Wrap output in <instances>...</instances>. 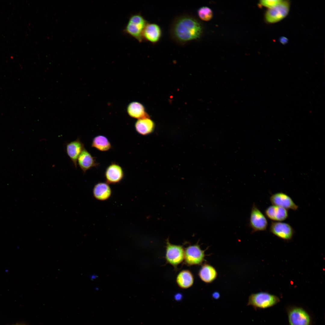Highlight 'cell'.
Segmentation results:
<instances>
[{
	"label": "cell",
	"instance_id": "16",
	"mask_svg": "<svg viewBox=\"0 0 325 325\" xmlns=\"http://www.w3.org/2000/svg\"><path fill=\"white\" fill-rule=\"evenodd\" d=\"M198 275L203 281L208 283L212 282L216 279L217 272L213 266L205 263L202 265L199 272Z\"/></svg>",
	"mask_w": 325,
	"mask_h": 325
},
{
	"label": "cell",
	"instance_id": "7",
	"mask_svg": "<svg viewBox=\"0 0 325 325\" xmlns=\"http://www.w3.org/2000/svg\"><path fill=\"white\" fill-rule=\"evenodd\" d=\"M205 251L198 244L188 246L184 250V262L188 265H200L204 261Z\"/></svg>",
	"mask_w": 325,
	"mask_h": 325
},
{
	"label": "cell",
	"instance_id": "21",
	"mask_svg": "<svg viewBox=\"0 0 325 325\" xmlns=\"http://www.w3.org/2000/svg\"><path fill=\"white\" fill-rule=\"evenodd\" d=\"M91 147L101 151L109 150L112 148L111 145L108 138L103 135H98L92 140Z\"/></svg>",
	"mask_w": 325,
	"mask_h": 325
},
{
	"label": "cell",
	"instance_id": "5",
	"mask_svg": "<svg viewBox=\"0 0 325 325\" xmlns=\"http://www.w3.org/2000/svg\"><path fill=\"white\" fill-rule=\"evenodd\" d=\"M290 3L288 0H282L277 5L268 9L265 13V21L268 23L279 22L287 16L289 12Z\"/></svg>",
	"mask_w": 325,
	"mask_h": 325
},
{
	"label": "cell",
	"instance_id": "10",
	"mask_svg": "<svg viewBox=\"0 0 325 325\" xmlns=\"http://www.w3.org/2000/svg\"><path fill=\"white\" fill-rule=\"evenodd\" d=\"M104 176L107 183L115 184L122 180L124 177V172L119 164L113 162L107 168Z\"/></svg>",
	"mask_w": 325,
	"mask_h": 325
},
{
	"label": "cell",
	"instance_id": "9",
	"mask_svg": "<svg viewBox=\"0 0 325 325\" xmlns=\"http://www.w3.org/2000/svg\"><path fill=\"white\" fill-rule=\"evenodd\" d=\"M270 231L278 237L286 240L292 239L294 232L293 228L289 224L280 221H271Z\"/></svg>",
	"mask_w": 325,
	"mask_h": 325
},
{
	"label": "cell",
	"instance_id": "3",
	"mask_svg": "<svg viewBox=\"0 0 325 325\" xmlns=\"http://www.w3.org/2000/svg\"><path fill=\"white\" fill-rule=\"evenodd\" d=\"M280 301L277 296L266 292H260L251 294L249 297L247 305L255 309H265L272 307Z\"/></svg>",
	"mask_w": 325,
	"mask_h": 325
},
{
	"label": "cell",
	"instance_id": "14",
	"mask_svg": "<svg viewBox=\"0 0 325 325\" xmlns=\"http://www.w3.org/2000/svg\"><path fill=\"white\" fill-rule=\"evenodd\" d=\"M78 163L80 169L85 173L91 168L98 165L94 157L85 148L79 155L78 159Z\"/></svg>",
	"mask_w": 325,
	"mask_h": 325
},
{
	"label": "cell",
	"instance_id": "13",
	"mask_svg": "<svg viewBox=\"0 0 325 325\" xmlns=\"http://www.w3.org/2000/svg\"><path fill=\"white\" fill-rule=\"evenodd\" d=\"M162 34V30L159 25L154 23H147L143 32V39L155 43L159 41Z\"/></svg>",
	"mask_w": 325,
	"mask_h": 325
},
{
	"label": "cell",
	"instance_id": "11",
	"mask_svg": "<svg viewBox=\"0 0 325 325\" xmlns=\"http://www.w3.org/2000/svg\"><path fill=\"white\" fill-rule=\"evenodd\" d=\"M273 205L282 207L286 209L296 210L298 208L291 198L282 192L276 193L272 195L270 198Z\"/></svg>",
	"mask_w": 325,
	"mask_h": 325
},
{
	"label": "cell",
	"instance_id": "20",
	"mask_svg": "<svg viewBox=\"0 0 325 325\" xmlns=\"http://www.w3.org/2000/svg\"><path fill=\"white\" fill-rule=\"evenodd\" d=\"M93 193L94 197L96 199L104 200L107 199L110 197L111 190L107 184L100 182L94 186Z\"/></svg>",
	"mask_w": 325,
	"mask_h": 325
},
{
	"label": "cell",
	"instance_id": "23",
	"mask_svg": "<svg viewBox=\"0 0 325 325\" xmlns=\"http://www.w3.org/2000/svg\"><path fill=\"white\" fill-rule=\"evenodd\" d=\"M282 0H263L260 1V5L267 8H271L280 3Z\"/></svg>",
	"mask_w": 325,
	"mask_h": 325
},
{
	"label": "cell",
	"instance_id": "4",
	"mask_svg": "<svg viewBox=\"0 0 325 325\" xmlns=\"http://www.w3.org/2000/svg\"><path fill=\"white\" fill-rule=\"evenodd\" d=\"M147 23L140 14H133L130 17L124 31L141 42L144 40L143 33Z\"/></svg>",
	"mask_w": 325,
	"mask_h": 325
},
{
	"label": "cell",
	"instance_id": "17",
	"mask_svg": "<svg viewBox=\"0 0 325 325\" xmlns=\"http://www.w3.org/2000/svg\"><path fill=\"white\" fill-rule=\"evenodd\" d=\"M154 126L153 122L149 117L138 119L135 124L136 132L143 135H149L154 130Z\"/></svg>",
	"mask_w": 325,
	"mask_h": 325
},
{
	"label": "cell",
	"instance_id": "19",
	"mask_svg": "<svg viewBox=\"0 0 325 325\" xmlns=\"http://www.w3.org/2000/svg\"><path fill=\"white\" fill-rule=\"evenodd\" d=\"M127 111L128 114L133 118L139 119L149 117L143 106L138 102L131 103L128 106Z\"/></svg>",
	"mask_w": 325,
	"mask_h": 325
},
{
	"label": "cell",
	"instance_id": "25",
	"mask_svg": "<svg viewBox=\"0 0 325 325\" xmlns=\"http://www.w3.org/2000/svg\"><path fill=\"white\" fill-rule=\"evenodd\" d=\"M181 294H178L176 295L175 296V299L177 300H179L181 298Z\"/></svg>",
	"mask_w": 325,
	"mask_h": 325
},
{
	"label": "cell",
	"instance_id": "8",
	"mask_svg": "<svg viewBox=\"0 0 325 325\" xmlns=\"http://www.w3.org/2000/svg\"><path fill=\"white\" fill-rule=\"evenodd\" d=\"M268 225V221L265 216L254 203L251 210L249 221V225L252 232L265 231Z\"/></svg>",
	"mask_w": 325,
	"mask_h": 325
},
{
	"label": "cell",
	"instance_id": "22",
	"mask_svg": "<svg viewBox=\"0 0 325 325\" xmlns=\"http://www.w3.org/2000/svg\"><path fill=\"white\" fill-rule=\"evenodd\" d=\"M198 16L200 19L204 21H208L212 18V12L209 8L204 6L200 8L197 11Z\"/></svg>",
	"mask_w": 325,
	"mask_h": 325
},
{
	"label": "cell",
	"instance_id": "24",
	"mask_svg": "<svg viewBox=\"0 0 325 325\" xmlns=\"http://www.w3.org/2000/svg\"><path fill=\"white\" fill-rule=\"evenodd\" d=\"M279 41L281 44L285 45L287 43L288 40L286 37L284 36H282L280 38Z\"/></svg>",
	"mask_w": 325,
	"mask_h": 325
},
{
	"label": "cell",
	"instance_id": "12",
	"mask_svg": "<svg viewBox=\"0 0 325 325\" xmlns=\"http://www.w3.org/2000/svg\"><path fill=\"white\" fill-rule=\"evenodd\" d=\"M84 148L83 144L78 138L76 140L69 142L66 145L67 154L76 169L77 168L78 158Z\"/></svg>",
	"mask_w": 325,
	"mask_h": 325
},
{
	"label": "cell",
	"instance_id": "18",
	"mask_svg": "<svg viewBox=\"0 0 325 325\" xmlns=\"http://www.w3.org/2000/svg\"><path fill=\"white\" fill-rule=\"evenodd\" d=\"M176 283L181 288L186 289L192 286L194 282V277L192 273L187 270H183L178 274Z\"/></svg>",
	"mask_w": 325,
	"mask_h": 325
},
{
	"label": "cell",
	"instance_id": "1",
	"mask_svg": "<svg viewBox=\"0 0 325 325\" xmlns=\"http://www.w3.org/2000/svg\"><path fill=\"white\" fill-rule=\"evenodd\" d=\"M202 31V25L197 19L190 15L184 14L174 20L170 33L175 41L183 44L199 38Z\"/></svg>",
	"mask_w": 325,
	"mask_h": 325
},
{
	"label": "cell",
	"instance_id": "15",
	"mask_svg": "<svg viewBox=\"0 0 325 325\" xmlns=\"http://www.w3.org/2000/svg\"><path fill=\"white\" fill-rule=\"evenodd\" d=\"M265 213L268 218L277 221H281L286 220L288 215L287 209L274 205L268 207L265 210Z\"/></svg>",
	"mask_w": 325,
	"mask_h": 325
},
{
	"label": "cell",
	"instance_id": "2",
	"mask_svg": "<svg viewBox=\"0 0 325 325\" xmlns=\"http://www.w3.org/2000/svg\"><path fill=\"white\" fill-rule=\"evenodd\" d=\"M288 325H313V319L309 312L301 306L291 305L286 308Z\"/></svg>",
	"mask_w": 325,
	"mask_h": 325
},
{
	"label": "cell",
	"instance_id": "6",
	"mask_svg": "<svg viewBox=\"0 0 325 325\" xmlns=\"http://www.w3.org/2000/svg\"><path fill=\"white\" fill-rule=\"evenodd\" d=\"M166 258L167 262L176 268L184 259V250L182 246L171 243L168 239L166 241Z\"/></svg>",
	"mask_w": 325,
	"mask_h": 325
}]
</instances>
